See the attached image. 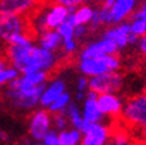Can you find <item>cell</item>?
Listing matches in <instances>:
<instances>
[{
  "label": "cell",
  "instance_id": "obj_1",
  "mask_svg": "<svg viewBox=\"0 0 146 145\" xmlns=\"http://www.w3.org/2000/svg\"><path fill=\"white\" fill-rule=\"evenodd\" d=\"M60 55L52 52L35 43L31 44H7L5 47V57L9 64L15 67L20 73L32 72H52L60 64Z\"/></svg>",
  "mask_w": 146,
  "mask_h": 145
},
{
  "label": "cell",
  "instance_id": "obj_2",
  "mask_svg": "<svg viewBox=\"0 0 146 145\" xmlns=\"http://www.w3.org/2000/svg\"><path fill=\"white\" fill-rule=\"evenodd\" d=\"M119 118L131 128H146V91L126 100Z\"/></svg>",
  "mask_w": 146,
  "mask_h": 145
},
{
  "label": "cell",
  "instance_id": "obj_3",
  "mask_svg": "<svg viewBox=\"0 0 146 145\" xmlns=\"http://www.w3.org/2000/svg\"><path fill=\"white\" fill-rule=\"evenodd\" d=\"M46 84H41L29 89H19V88L5 87L4 96L7 100L17 109L21 111H31L35 107L40 105V97Z\"/></svg>",
  "mask_w": 146,
  "mask_h": 145
},
{
  "label": "cell",
  "instance_id": "obj_4",
  "mask_svg": "<svg viewBox=\"0 0 146 145\" xmlns=\"http://www.w3.org/2000/svg\"><path fill=\"white\" fill-rule=\"evenodd\" d=\"M77 68L80 69L81 75L86 77L97 76L101 73L119 71L121 68V59L118 55H105L100 57L92 59H78Z\"/></svg>",
  "mask_w": 146,
  "mask_h": 145
},
{
  "label": "cell",
  "instance_id": "obj_5",
  "mask_svg": "<svg viewBox=\"0 0 146 145\" xmlns=\"http://www.w3.org/2000/svg\"><path fill=\"white\" fill-rule=\"evenodd\" d=\"M20 33H32L29 17L13 13H0V40L8 43L13 36Z\"/></svg>",
  "mask_w": 146,
  "mask_h": 145
},
{
  "label": "cell",
  "instance_id": "obj_6",
  "mask_svg": "<svg viewBox=\"0 0 146 145\" xmlns=\"http://www.w3.org/2000/svg\"><path fill=\"white\" fill-rule=\"evenodd\" d=\"M123 87V75L119 71L89 77V89L101 93H118Z\"/></svg>",
  "mask_w": 146,
  "mask_h": 145
},
{
  "label": "cell",
  "instance_id": "obj_7",
  "mask_svg": "<svg viewBox=\"0 0 146 145\" xmlns=\"http://www.w3.org/2000/svg\"><path fill=\"white\" fill-rule=\"evenodd\" d=\"M50 129H52V113L46 108H40L32 112L28 121V134L32 140L42 141Z\"/></svg>",
  "mask_w": 146,
  "mask_h": 145
},
{
  "label": "cell",
  "instance_id": "obj_8",
  "mask_svg": "<svg viewBox=\"0 0 146 145\" xmlns=\"http://www.w3.org/2000/svg\"><path fill=\"white\" fill-rule=\"evenodd\" d=\"M119 47L113 40L106 37H101L94 41H89L85 44L78 52V59H92L100 57L105 55H118Z\"/></svg>",
  "mask_w": 146,
  "mask_h": 145
},
{
  "label": "cell",
  "instance_id": "obj_9",
  "mask_svg": "<svg viewBox=\"0 0 146 145\" xmlns=\"http://www.w3.org/2000/svg\"><path fill=\"white\" fill-rule=\"evenodd\" d=\"M41 12L46 29H57L62 23H65L70 15L69 8L52 1H44L41 5Z\"/></svg>",
  "mask_w": 146,
  "mask_h": 145
},
{
  "label": "cell",
  "instance_id": "obj_10",
  "mask_svg": "<svg viewBox=\"0 0 146 145\" xmlns=\"http://www.w3.org/2000/svg\"><path fill=\"white\" fill-rule=\"evenodd\" d=\"M44 4V0H0V13H13L29 17Z\"/></svg>",
  "mask_w": 146,
  "mask_h": 145
},
{
  "label": "cell",
  "instance_id": "obj_11",
  "mask_svg": "<svg viewBox=\"0 0 146 145\" xmlns=\"http://www.w3.org/2000/svg\"><path fill=\"white\" fill-rule=\"evenodd\" d=\"M111 129L101 122H89L86 129L82 132L80 145H106L110 140Z\"/></svg>",
  "mask_w": 146,
  "mask_h": 145
},
{
  "label": "cell",
  "instance_id": "obj_12",
  "mask_svg": "<svg viewBox=\"0 0 146 145\" xmlns=\"http://www.w3.org/2000/svg\"><path fill=\"white\" fill-rule=\"evenodd\" d=\"M137 0H115L109 5V17L110 25L127 21L130 19L134 11L137 9Z\"/></svg>",
  "mask_w": 146,
  "mask_h": 145
},
{
  "label": "cell",
  "instance_id": "obj_13",
  "mask_svg": "<svg viewBox=\"0 0 146 145\" xmlns=\"http://www.w3.org/2000/svg\"><path fill=\"white\" fill-rule=\"evenodd\" d=\"M97 104L105 117L118 118L121 116L123 103L117 93H101L97 97Z\"/></svg>",
  "mask_w": 146,
  "mask_h": 145
},
{
  "label": "cell",
  "instance_id": "obj_14",
  "mask_svg": "<svg viewBox=\"0 0 146 145\" xmlns=\"http://www.w3.org/2000/svg\"><path fill=\"white\" fill-rule=\"evenodd\" d=\"M129 35H130L129 21H122L114 25L105 27L101 32V37L110 39L119 47V49H123L129 47Z\"/></svg>",
  "mask_w": 146,
  "mask_h": 145
},
{
  "label": "cell",
  "instance_id": "obj_15",
  "mask_svg": "<svg viewBox=\"0 0 146 145\" xmlns=\"http://www.w3.org/2000/svg\"><path fill=\"white\" fill-rule=\"evenodd\" d=\"M49 79V72H32V73H21L17 79L12 80L8 87L19 88V89H29V88L37 87L41 84H46Z\"/></svg>",
  "mask_w": 146,
  "mask_h": 145
},
{
  "label": "cell",
  "instance_id": "obj_16",
  "mask_svg": "<svg viewBox=\"0 0 146 145\" xmlns=\"http://www.w3.org/2000/svg\"><path fill=\"white\" fill-rule=\"evenodd\" d=\"M66 84L62 79H54L50 83L45 85L42 95L40 97V105L41 108H48L58 96H61L64 92L66 91Z\"/></svg>",
  "mask_w": 146,
  "mask_h": 145
},
{
  "label": "cell",
  "instance_id": "obj_17",
  "mask_svg": "<svg viewBox=\"0 0 146 145\" xmlns=\"http://www.w3.org/2000/svg\"><path fill=\"white\" fill-rule=\"evenodd\" d=\"M37 44L41 48L60 53L62 47V37L57 29H45L37 35Z\"/></svg>",
  "mask_w": 146,
  "mask_h": 145
},
{
  "label": "cell",
  "instance_id": "obj_18",
  "mask_svg": "<svg viewBox=\"0 0 146 145\" xmlns=\"http://www.w3.org/2000/svg\"><path fill=\"white\" fill-rule=\"evenodd\" d=\"M93 12H94V7H92L89 3L80 4L78 7L74 8V11L70 12L68 21L73 25H89L93 19Z\"/></svg>",
  "mask_w": 146,
  "mask_h": 145
},
{
  "label": "cell",
  "instance_id": "obj_19",
  "mask_svg": "<svg viewBox=\"0 0 146 145\" xmlns=\"http://www.w3.org/2000/svg\"><path fill=\"white\" fill-rule=\"evenodd\" d=\"M110 25V17H109V5H94L93 19L89 24L90 32H97L100 29H104L105 27Z\"/></svg>",
  "mask_w": 146,
  "mask_h": 145
},
{
  "label": "cell",
  "instance_id": "obj_20",
  "mask_svg": "<svg viewBox=\"0 0 146 145\" xmlns=\"http://www.w3.org/2000/svg\"><path fill=\"white\" fill-rule=\"evenodd\" d=\"M81 112H82L84 120L86 122H101L105 117V116L101 113L100 108H98L97 100H94V99L85 97V100L82 101Z\"/></svg>",
  "mask_w": 146,
  "mask_h": 145
},
{
  "label": "cell",
  "instance_id": "obj_21",
  "mask_svg": "<svg viewBox=\"0 0 146 145\" xmlns=\"http://www.w3.org/2000/svg\"><path fill=\"white\" fill-rule=\"evenodd\" d=\"M68 117V121H69V125L76 128V129L84 132L86 129L89 122H86L84 120V116H82V112H81V108L77 105V103H70L68 107H66L65 112H64Z\"/></svg>",
  "mask_w": 146,
  "mask_h": 145
},
{
  "label": "cell",
  "instance_id": "obj_22",
  "mask_svg": "<svg viewBox=\"0 0 146 145\" xmlns=\"http://www.w3.org/2000/svg\"><path fill=\"white\" fill-rule=\"evenodd\" d=\"M58 133V140L61 145H80L81 140H82V132L76 128H66V129L57 132Z\"/></svg>",
  "mask_w": 146,
  "mask_h": 145
},
{
  "label": "cell",
  "instance_id": "obj_23",
  "mask_svg": "<svg viewBox=\"0 0 146 145\" xmlns=\"http://www.w3.org/2000/svg\"><path fill=\"white\" fill-rule=\"evenodd\" d=\"M70 103H72V96H70V93H68V92L65 91L61 96H58L57 99L54 100L46 109H48L52 115H54V113H62V112H65L66 107H68Z\"/></svg>",
  "mask_w": 146,
  "mask_h": 145
},
{
  "label": "cell",
  "instance_id": "obj_24",
  "mask_svg": "<svg viewBox=\"0 0 146 145\" xmlns=\"http://www.w3.org/2000/svg\"><path fill=\"white\" fill-rule=\"evenodd\" d=\"M20 75L21 73L15 67H12V65H9L8 68L3 69V71H0V87H4V85L9 84L12 80L17 79Z\"/></svg>",
  "mask_w": 146,
  "mask_h": 145
},
{
  "label": "cell",
  "instance_id": "obj_25",
  "mask_svg": "<svg viewBox=\"0 0 146 145\" xmlns=\"http://www.w3.org/2000/svg\"><path fill=\"white\" fill-rule=\"evenodd\" d=\"M129 27H130V33L142 37L143 35H146V21L138 17H130L129 20Z\"/></svg>",
  "mask_w": 146,
  "mask_h": 145
},
{
  "label": "cell",
  "instance_id": "obj_26",
  "mask_svg": "<svg viewBox=\"0 0 146 145\" xmlns=\"http://www.w3.org/2000/svg\"><path fill=\"white\" fill-rule=\"evenodd\" d=\"M52 126H53V129L56 132H61V130L69 128V121H68V117H66L64 112L52 115Z\"/></svg>",
  "mask_w": 146,
  "mask_h": 145
},
{
  "label": "cell",
  "instance_id": "obj_27",
  "mask_svg": "<svg viewBox=\"0 0 146 145\" xmlns=\"http://www.w3.org/2000/svg\"><path fill=\"white\" fill-rule=\"evenodd\" d=\"M57 32L62 37V41H65V40H70V39H74V25L70 24L68 20H66L65 23H62L61 25L57 28Z\"/></svg>",
  "mask_w": 146,
  "mask_h": 145
},
{
  "label": "cell",
  "instance_id": "obj_28",
  "mask_svg": "<svg viewBox=\"0 0 146 145\" xmlns=\"http://www.w3.org/2000/svg\"><path fill=\"white\" fill-rule=\"evenodd\" d=\"M77 49H78V41H77L76 39H70V40L62 41L61 52L65 55V56H72V55H74Z\"/></svg>",
  "mask_w": 146,
  "mask_h": 145
},
{
  "label": "cell",
  "instance_id": "obj_29",
  "mask_svg": "<svg viewBox=\"0 0 146 145\" xmlns=\"http://www.w3.org/2000/svg\"><path fill=\"white\" fill-rule=\"evenodd\" d=\"M110 140L114 142L115 145H129V137H127L126 132H111Z\"/></svg>",
  "mask_w": 146,
  "mask_h": 145
},
{
  "label": "cell",
  "instance_id": "obj_30",
  "mask_svg": "<svg viewBox=\"0 0 146 145\" xmlns=\"http://www.w3.org/2000/svg\"><path fill=\"white\" fill-rule=\"evenodd\" d=\"M48 1H52V3L60 4V5H64V7L69 8V11L73 12L74 8L78 7L80 4H84L85 0H48Z\"/></svg>",
  "mask_w": 146,
  "mask_h": 145
},
{
  "label": "cell",
  "instance_id": "obj_31",
  "mask_svg": "<svg viewBox=\"0 0 146 145\" xmlns=\"http://www.w3.org/2000/svg\"><path fill=\"white\" fill-rule=\"evenodd\" d=\"M89 32H90V31H89V25H82V24L74 25V39H76L78 43L82 41V40L88 36Z\"/></svg>",
  "mask_w": 146,
  "mask_h": 145
},
{
  "label": "cell",
  "instance_id": "obj_32",
  "mask_svg": "<svg viewBox=\"0 0 146 145\" xmlns=\"http://www.w3.org/2000/svg\"><path fill=\"white\" fill-rule=\"evenodd\" d=\"M76 89L77 91H81V92H86L89 89V77L86 76H80L77 79V83H76Z\"/></svg>",
  "mask_w": 146,
  "mask_h": 145
},
{
  "label": "cell",
  "instance_id": "obj_33",
  "mask_svg": "<svg viewBox=\"0 0 146 145\" xmlns=\"http://www.w3.org/2000/svg\"><path fill=\"white\" fill-rule=\"evenodd\" d=\"M131 17H138V19H142L146 21V0H143L142 3H141V5L137 7V9L134 11Z\"/></svg>",
  "mask_w": 146,
  "mask_h": 145
},
{
  "label": "cell",
  "instance_id": "obj_34",
  "mask_svg": "<svg viewBox=\"0 0 146 145\" xmlns=\"http://www.w3.org/2000/svg\"><path fill=\"white\" fill-rule=\"evenodd\" d=\"M137 47H138V51H139V53H141V56H143L146 59V35H143L142 37H139Z\"/></svg>",
  "mask_w": 146,
  "mask_h": 145
},
{
  "label": "cell",
  "instance_id": "obj_35",
  "mask_svg": "<svg viewBox=\"0 0 146 145\" xmlns=\"http://www.w3.org/2000/svg\"><path fill=\"white\" fill-rule=\"evenodd\" d=\"M9 65L11 64H9V61H8V59L5 57V56H0V71L8 68Z\"/></svg>",
  "mask_w": 146,
  "mask_h": 145
},
{
  "label": "cell",
  "instance_id": "obj_36",
  "mask_svg": "<svg viewBox=\"0 0 146 145\" xmlns=\"http://www.w3.org/2000/svg\"><path fill=\"white\" fill-rule=\"evenodd\" d=\"M85 97H86V92H81V91L76 92V101H84Z\"/></svg>",
  "mask_w": 146,
  "mask_h": 145
},
{
  "label": "cell",
  "instance_id": "obj_37",
  "mask_svg": "<svg viewBox=\"0 0 146 145\" xmlns=\"http://www.w3.org/2000/svg\"><path fill=\"white\" fill-rule=\"evenodd\" d=\"M86 97H88V99L97 100V97H98V93H97V92H94V91H92V89H88V91H86Z\"/></svg>",
  "mask_w": 146,
  "mask_h": 145
},
{
  "label": "cell",
  "instance_id": "obj_38",
  "mask_svg": "<svg viewBox=\"0 0 146 145\" xmlns=\"http://www.w3.org/2000/svg\"><path fill=\"white\" fill-rule=\"evenodd\" d=\"M0 140H1V141H8V140H9V134L3 132V130H0Z\"/></svg>",
  "mask_w": 146,
  "mask_h": 145
},
{
  "label": "cell",
  "instance_id": "obj_39",
  "mask_svg": "<svg viewBox=\"0 0 146 145\" xmlns=\"http://www.w3.org/2000/svg\"><path fill=\"white\" fill-rule=\"evenodd\" d=\"M25 144H27V145H45L44 142H41V141H35V140H32V141H27Z\"/></svg>",
  "mask_w": 146,
  "mask_h": 145
},
{
  "label": "cell",
  "instance_id": "obj_40",
  "mask_svg": "<svg viewBox=\"0 0 146 145\" xmlns=\"http://www.w3.org/2000/svg\"><path fill=\"white\" fill-rule=\"evenodd\" d=\"M92 1L96 4V5H102V4H106L108 0H92Z\"/></svg>",
  "mask_w": 146,
  "mask_h": 145
},
{
  "label": "cell",
  "instance_id": "obj_41",
  "mask_svg": "<svg viewBox=\"0 0 146 145\" xmlns=\"http://www.w3.org/2000/svg\"><path fill=\"white\" fill-rule=\"evenodd\" d=\"M141 134H142V140L146 142V128H143V129L141 130Z\"/></svg>",
  "mask_w": 146,
  "mask_h": 145
},
{
  "label": "cell",
  "instance_id": "obj_42",
  "mask_svg": "<svg viewBox=\"0 0 146 145\" xmlns=\"http://www.w3.org/2000/svg\"><path fill=\"white\" fill-rule=\"evenodd\" d=\"M113 1H115V0H108V1H106V4H105V5H110V4L113 3Z\"/></svg>",
  "mask_w": 146,
  "mask_h": 145
},
{
  "label": "cell",
  "instance_id": "obj_43",
  "mask_svg": "<svg viewBox=\"0 0 146 145\" xmlns=\"http://www.w3.org/2000/svg\"><path fill=\"white\" fill-rule=\"evenodd\" d=\"M106 145H115V144H114V142H113V141H111V140H109V141L106 142Z\"/></svg>",
  "mask_w": 146,
  "mask_h": 145
},
{
  "label": "cell",
  "instance_id": "obj_44",
  "mask_svg": "<svg viewBox=\"0 0 146 145\" xmlns=\"http://www.w3.org/2000/svg\"><path fill=\"white\" fill-rule=\"evenodd\" d=\"M90 1H92V0H85V3H90Z\"/></svg>",
  "mask_w": 146,
  "mask_h": 145
},
{
  "label": "cell",
  "instance_id": "obj_45",
  "mask_svg": "<svg viewBox=\"0 0 146 145\" xmlns=\"http://www.w3.org/2000/svg\"><path fill=\"white\" fill-rule=\"evenodd\" d=\"M44 1H48V0H44Z\"/></svg>",
  "mask_w": 146,
  "mask_h": 145
}]
</instances>
